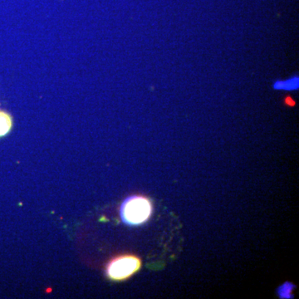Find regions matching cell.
<instances>
[{
    "instance_id": "cell-4",
    "label": "cell",
    "mask_w": 299,
    "mask_h": 299,
    "mask_svg": "<svg viewBox=\"0 0 299 299\" xmlns=\"http://www.w3.org/2000/svg\"><path fill=\"white\" fill-rule=\"evenodd\" d=\"M13 127V119L9 114L0 110V137L6 136Z\"/></svg>"
},
{
    "instance_id": "cell-3",
    "label": "cell",
    "mask_w": 299,
    "mask_h": 299,
    "mask_svg": "<svg viewBox=\"0 0 299 299\" xmlns=\"http://www.w3.org/2000/svg\"><path fill=\"white\" fill-rule=\"evenodd\" d=\"M298 76H293L283 81H278L274 83V89L282 91H293L298 88Z\"/></svg>"
},
{
    "instance_id": "cell-2",
    "label": "cell",
    "mask_w": 299,
    "mask_h": 299,
    "mask_svg": "<svg viewBox=\"0 0 299 299\" xmlns=\"http://www.w3.org/2000/svg\"><path fill=\"white\" fill-rule=\"evenodd\" d=\"M141 267V260L135 255L118 256L106 267V275L113 281H123L134 275Z\"/></svg>"
},
{
    "instance_id": "cell-1",
    "label": "cell",
    "mask_w": 299,
    "mask_h": 299,
    "mask_svg": "<svg viewBox=\"0 0 299 299\" xmlns=\"http://www.w3.org/2000/svg\"><path fill=\"white\" fill-rule=\"evenodd\" d=\"M153 212L151 201L146 196H130L121 207V218L129 225H140L150 218Z\"/></svg>"
}]
</instances>
